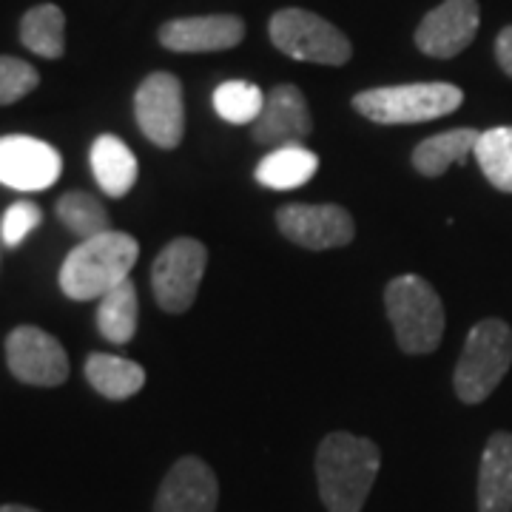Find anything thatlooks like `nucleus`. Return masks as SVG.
I'll return each instance as SVG.
<instances>
[{
    "label": "nucleus",
    "mask_w": 512,
    "mask_h": 512,
    "mask_svg": "<svg viewBox=\"0 0 512 512\" xmlns=\"http://www.w3.org/2000/svg\"><path fill=\"white\" fill-rule=\"evenodd\" d=\"M137 316H140V302H137V288L126 279L109 291L100 305H97V330L111 345H128L137 333Z\"/></svg>",
    "instance_id": "22"
},
{
    "label": "nucleus",
    "mask_w": 512,
    "mask_h": 512,
    "mask_svg": "<svg viewBox=\"0 0 512 512\" xmlns=\"http://www.w3.org/2000/svg\"><path fill=\"white\" fill-rule=\"evenodd\" d=\"M512 365V328L504 319H484L467 333L456 365V396L464 404H481L507 376Z\"/></svg>",
    "instance_id": "5"
},
{
    "label": "nucleus",
    "mask_w": 512,
    "mask_h": 512,
    "mask_svg": "<svg viewBox=\"0 0 512 512\" xmlns=\"http://www.w3.org/2000/svg\"><path fill=\"white\" fill-rule=\"evenodd\" d=\"M89 160H92V171L97 185L103 188V194H109L114 200L117 197H126L128 191L134 188V183H137V171H140L137 168V157L114 134H100L94 140Z\"/></svg>",
    "instance_id": "17"
},
{
    "label": "nucleus",
    "mask_w": 512,
    "mask_h": 512,
    "mask_svg": "<svg viewBox=\"0 0 512 512\" xmlns=\"http://www.w3.org/2000/svg\"><path fill=\"white\" fill-rule=\"evenodd\" d=\"M384 308L404 353H433L444 336V305L436 288L416 274L390 279L384 288Z\"/></svg>",
    "instance_id": "3"
},
{
    "label": "nucleus",
    "mask_w": 512,
    "mask_h": 512,
    "mask_svg": "<svg viewBox=\"0 0 512 512\" xmlns=\"http://www.w3.org/2000/svg\"><path fill=\"white\" fill-rule=\"evenodd\" d=\"M57 220L63 222L74 237L92 239L97 234H106L109 228V214L103 202H97L86 191H72L57 200Z\"/></svg>",
    "instance_id": "25"
},
{
    "label": "nucleus",
    "mask_w": 512,
    "mask_h": 512,
    "mask_svg": "<svg viewBox=\"0 0 512 512\" xmlns=\"http://www.w3.org/2000/svg\"><path fill=\"white\" fill-rule=\"evenodd\" d=\"M245 23L237 15H202V18L168 20L160 29V43L171 52H225L242 43Z\"/></svg>",
    "instance_id": "15"
},
{
    "label": "nucleus",
    "mask_w": 512,
    "mask_h": 512,
    "mask_svg": "<svg viewBox=\"0 0 512 512\" xmlns=\"http://www.w3.org/2000/svg\"><path fill=\"white\" fill-rule=\"evenodd\" d=\"M319 171V157L311 148L302 143L296 146H279L271 154L262 157V163L256 165V183L274 191H293L311 183L313 174Z\"/></svg>",
    "instance_id": "18"
},
{
    "label": "nucleus",
    "mask_w": 512,
    "mask_h": 512,
    "mask_svg": "<svg viewBox=\"0 0 512 512\" xmlns=\"http://www.w3.org/2000/svg\"><path fill=\"white\" fill-rule=\"evenodd\" d=\"M40 83L35 66H29L20 57L0 55V106H12L32 94Z\"/></svg>",
    "instance_id": "26"
},
{
    "label": "nucleus",
    "mask_w": 512,
    "mask_h": 512,
    "mask_svg": "<svg viewBox=\"0 0 512 512\" xmlns=\"http://www.w3.org/2000/svg\"><path fill=\"white\" fill-rule=\"evenodd\" d=\"M382 467L379 444L353 433H330L316 450V481L328 512H362Z\"/></svg>",
    "instance_id": "1"
},
{
    "label": "nucleus",
    "mask_w": 512,
    "mask_h": 512,
    "mask_svg": "<svg viewBox=\"0 0 512 512\" xmlns=\"http://www.w3.org/2000/svg\"><path fill=\"white\" fill-rule=\"evenodd\" d=\"M313 131V117L305 94L291 83L265 94V109L254 123V143L259 146H296Z\"/></svg>",
    "instance_id": "14"
},
{
    "label": "nucleus",
    "mask_w": 512,
    "mask_h": 512,
    "mask_svg": "<svg viewBox=\"0 0 512 512\" xmlns=\"http://www.w3.org/2000/svg\"><path fill=\"white\" fill-rule=\"evenodd\" d=\"M464 103V92L453 83H404L367 89L353 97V109L382 126L427 123L453 114Z\"/></svg>",
    "instance_id": "4"
},
{
    "label": "nucleus",
    "mask_w": 512,
    "mask_h": 512,
    "mask_svg": "<svg viewBox=\"0 0 512 512\" xmlns=\"http://www.w3.org/2000/svg\"><path fill=\"white\" fill-rule=\"evenodd\" d=\"M63 160L55 146L29 134L0 137V185L15 191H46L60 180Z\"/></svg>",
    "instance_id": "10"
},
{
    "label": "nucleus",
    "mask_w": 512,
    "mask_h": 512,
    "mask_svg": "<svg viewBox=\"0 0 512 512\" xmlns=\"http://www.w3.org/2000/svg\"><path fill=\"white\" fill-rule=\"evenodd\" d=\"M473 157L493 188L512 194V126L481 131Z\"/></svg>",
    "instance_id": "23"
},
{
    "label": "nucleus",
    "mask_w": 512,
    "mask_h": 512,
    "mask_svg": "<svg viewBox=\"0 0 512 512\" xmlns=\"http://www.w3.org/2000/svg\"><path fill=\"white\" fill-rule=\"evenodd\" d=\"M20 43L46 57L57 60L66 52V15L55 3H40L35 9H29L20 20Z\"/></svg>",
    "instance_id": "21"
},
{
    "label": "nucleus",
    "mask_w": 512,
    "mask_h": 512,
    "mask_svg": "<svg viewBox=\"0 0 512 512\" xmlns=\"http://www.w3.org/2000/svg\"><path fill=\"white\" fill-rule=\"evenodd\" d=\"M478 137L481 131L476 128H453L427 137L413 148V168L421 177H441L453 163H467L476 154Z\"/></svg>",
    "instance_id": "19"
},
{
    "label": "nucleus",
    "mask_w": 512,
    "mask_h": 512,
    "mask_svg": "<svg viewBox=\"0 0 512 512\" xmlns=\"http://www.w3.org/2000/svg\"><path fill=\"white\" fill-rule=\"evenodd\" d=\"M86 379L100 396H106L111 402H123V399H131L143 390L146 370L131 359H123V356L92 353L86 359Z\"/></svg>",
    "instance_id": "20"
},
{
    "label": "nucleus",
    "mask_w": 512,
    "mask_h": 512,
    "mask_svg": "<svg viewBox=\"0 0 512 512\" xmlns=\"http://www.w3.org/2000/svg\"><path fill=\"white\" fill-rule=\"evenodd\" d=\"M208 265V251L200 239L180 237L168 242L163 254L151 265L154 299L165 313H185L200 291L202 274Z\"/></svg>",
    "instance_id": "7"
},
{
    "label": "nucleus",
    "mask_w": 512,
    "mask_h": 512,
    "mask_svg": "<svg viewBox=\"0 0 512 512\" xmlns=\"http://www.w3.org/2000/svg\"><path fill=\"white\" fill-rule=\"evenodd\" d=\"M0 512H37V510H32V507H23V504H3Z\"/></svg>",
    "instance_id": "29"
},
{
    "label": "nucleus",
    "mask_w": 512,
    "mask_h": 512,
    "mask_svg": "<svg viewBox=\"0 0 512 512\" xmlns=\"http://www.w3.org/2000/svg\"><path fill=\"white\" fill-rule=\"evenodd\" d=\"M495 57H498V66L512 77V26H507L495 40Z\"/></svg>",
    "instance_id": "28"
},
{
    "label": "nucleus",
    "mask_w": 512,
    "mask_h": 512,
    "mask_svg": "<svg viewBox=\"0 0 512 512\" xmlns=\"http://www.w3.org/2000/svg\"><path fill=\"white\" fill-rule=\"evenodd\" d=\"M478 23H481V9L476 0H444L419 23L416 46L427 57L450 60L476 40Z\"/></svg>",
    "instance_id": "12"
},
{
    "label": "nucleus",
    "mask_w": 512,
    "mask_h": 512,
    "mask_svg": "<svg viewBox=\"0 0 512 512\" xmlns=\"http://www.w3.org/2000/svg\"><path fill=\"white\" fill-rule=\"evenodd\" d=\"M6 365L12 376L35 387H57L69 379V356L52 333L20 325L6 336Z\"/></svg>",
    "instance_id": "9"
},
{
    "label": "nucleus",
    "mask_w": 512,
    "mask_h": 512,
    "mask_svg": "<svg viewBox=\"0 0 512 512\" xmlns=\"http://www.w3.org/2000/svg\"><path fill=\"white\" fill-rule=\"evenodd\" d=\"M478 512H512V433H493L481 453Z\"/></svg>",
    "instance_id": "16"
},
{
    "label": "nucleus",
    "mask_w": 512,
    "mask_h": 512,
    "mask_svg": "<svg viewBox=\"0 0 512 512\" xmlns=\"http://www.w3.org/2000/svg\"><path fill=\"white\" fill-rule=\"evenodd\" d=\"M134 117L154 146H180L185 134L183 83L168 72L148 74L134 94Z\"/></svg>",
    "instance_id": "8"
},
{
    "label": "nucleus",
    "mask_w": 512,
    "mask_h": 512,
    "mask_svg": "<svg viewBox=\"0 0 512 512\" xmlns=\"http://www.w3.org/2000/svg\"><path fill=\"white\" fill-rule=\"evenodd\" d=\"M140 256V242L123 231H106L83 239L60 268V291L74 302L103 299L123 285Z\"/></svg>",
    "instance_id": "2"
},
{
    "label": "nucleus",
    "mask_w": 512,
    "mask_h": 512,
    "mask_svg": "<svg viewBox=\"0 0 512 512\" xmlns=\"http://www.w3.org/2000/svg\"><path fill=\"white\" fill-rule=\"evenodd\" d=\"M262 109H265V94L256 83H248V80H228V83H220L214 92V111L225 123L254 126Z\"/></svg>",
    "instance_id": "24"
},
{
    "label": "nucleus",
    "mask_w": 512,
    "mask_h": 512,
    "mask_svg": "<svg viewBox=\"0 0 512 512\" xmlns=\"http://www.w3.org/2000/svg\"><path fill=\"white\" fill-rule=\"evenodd\" d=\"M276 225L291 242L308 251L342 248L356 237L353 217L342 205H285L276 211Z\"/></svg>",
    "instance_id": "11"
},
{
    "label": "nucleus",
    "mask_w": 512,
    "mask_h": 512,
    "mask_svg": "<svg viewBox=\"0 0 512 512\" xmlns=\"http://www.w3.org/2000/svg\"><path fill=\"white\" fill-rule=\"evenodd\" d=\"M271 43L282 55L319 63V66H345L353 55V46L330 20L313 15L308 9H282L271 18Z\"/></svg>",
    "instance_id": "6"
},
{
    "label": "nucleus",
    "mask_w": 512,
    "mask_h": 512,
    "mask_svg": "<svg viewBox=\"0 0 512 512\" xmlns=\"http://www.w3.org/2000/svg\"><path fill=\"white\" fill-rule=\"evenodd\" d=\"M40 220H43V211L37 208L35 202H12L6 208L3 220H0V242L6 248H18V245L26 242V237L35 231L37 225H40Z\"/></svg>",
    "instance_id": "27"
},
{
    "label": "nucleus",
    "mask_w": 512,
    "mask_h": 512,
    "mask_svg": "<svg viewBox=\"0 0 512 512\" xmlns=\"http://www.w3.org/2000/svg\"><path fill=\"white\" fill-rule=\"evenodd\" d=\"M220 484L214 470L197 456L180 458L154 501V512H217Z\"/></svg>",
    "instance_id": "13"
}]
</instances>
